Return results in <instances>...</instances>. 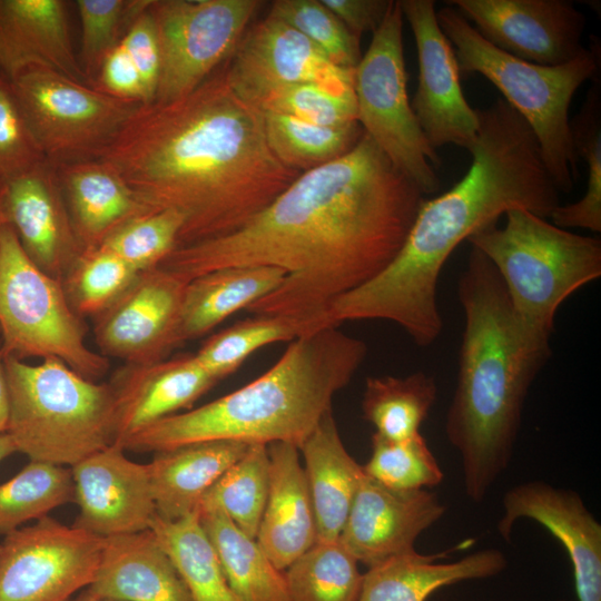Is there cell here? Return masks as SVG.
<instances>
[{"mask_svg": "<svg viewBox=\"0 0 601 601\" xmlns=\"http://www.w3.org/2000/svg\"><path fill=\"white\" fill-rule=\"evenodd\" d=\"M217 382L193 355L149 364H125L109 382L116 407L115 442L193 404Z\"/></svg>", "mask_w": 601, "mask_h": 601, "instance_id": "22", "label": "cell"}, {"mask_svg": "<svg viewBox=\"0 0 601 601\" xmlns=\"http://www.w3.org/2000/svg\"><path fill=\"white\" fill-rule=\"evenodd\" d=\"M313 501L317 541H334L347 520L363 467L345 449L332 410L298 447Z\"/></svg>", "mask_w": 601, "mask_h": 601, "instance_id": "29", "label": "cell"}, {"mask_svg": "<svg viewBox=\"0 0 601 601\" xmlns=\"http://www.w3.org/2000/svg\"><path fill=\"white\" fill-rule=\"evenodd\" d=\"M63 0H0V72L8 79L31 67L88 83L70 38Z\"/></svg>", "mask_w": 601, "mask_h": 601, "instance_id": "23", "label": "cell"}, {"mask_svg": "<svg viewBox=\"0 0 601 601\" xmlns=\"http://www.w3.org/2000/svg\"><path fill=\"white\" fill-rule=\"evenodd\" d=\"M105 539L50 516L0 543V601H68L92 582Z\"/></svg>", "mask_w": 601, "mask_h": 601, "instance_id": "13", "label": "cell"}, {"mask_svg": "<svg viewBox=\"0 0 601 601\" xmlns=\"http://www.w3.org/2000/svg\"><path fill=\"white\" fill-rule=\"evenodd\" d=\"M83 252L99 247L122 224L148 209L100 160L53 165Z\"/></svg>", "mask_w": 601, "mask_h": 601, "instance_id": "27", "label": "cell"}, {"mask_svg": "<svg viewBox=\"0 0 601 601\" xmlns=\"http://www.w3.org/2000/svg\"><path fill=\"white\" fill-rule=\"evenodd\" d=\"M150 530L176 565L193 601H242L230 588L197 512L175 521L156 515Z\"/></svg>", "mask_w": 601, "mask_h": 601, "instance_id": "34", "label": "cell"}, {"mask_svg": "<svg viewBox=\"0 0 601 601\" xmlns=\"http://www.w3.org/2000/svg\"><path fill=\"white\" fill-rule=\"evenodd\" d=\"M95 87L116 98L147 104L141 77L121 42L105 58Z\"/></svg>", "mask_w": 601, "mask_h": 601, "instance_id": "48", "label": "cell"}, {"mask_svg": "<svg viewBox=\"0 0 601 601\" xmlns=\"http://www.w3.org/2000/svg\"><path fill=\"white\" fill-rule=\"evenodd\" d=\"M572 147L584 161L588 180L584 195L577 201L559 205L550 219L561 228L601 231V78L591 80L580 110L570 119Z\"/></svg>", "mask_w": 601, "mask_h": 601, "instance_id": "36", "label": "cell"}, {"mask_svg": "<svg viewBox=\"0 0 601 601\" xmlns=\"http://www.w3.org/2000/svg\"><path fill=\"white\" fill-rule=\"evenodd\" d=\"M263 118L274 155L285 166L300 174L344 156L364 134L358 121L333 127L275 112H263Z\"/></svg>", "mask_w": 601, "mask_h": 601, "instance_id": "35", "label": "cell"}, {"mask_svg": "<svg viewBox=\"0 0 601 601\" xmlns=\"http://www.w3.org/2000/svg\"><path fill=\"white\" fill-rule=\"evenodd\" d=\"M561 601H571V600H561Z\"/></svg>", "mask_w": 601, "mask_h": 601, "instance_id": "54", "label": "cell"}, {"mask_svg": "<svg viewBox=\"0 0 601 601\" xmlns=\"http://www.w3.org/2000/svg\"><path fill=\"white\" fill-rule=\"evenodd\" d=\"M497 532L511 540L514 524L530 519L545 528L571 561L578 601H601V524L579 493L543 481L508 490Z\"/></svg>", "mask_w": 601, "mask_h": 601, "instance_id": "18", "label": "cell"}, {"mask_svg": "<svg viewBox=\"0 0 601 601\" xmlns=\"http://www.w3.org/2000/svg\"><path fill=\"white\" fill-rule=\"evenodd\" d=\"M475 110L479 127L467 173L450 190L424 198L394 259L331 305L334 324L387 321L417 346H430L443 328L437 304L440 275L456 247L511 209L550 219L561 205V191L522 116L502 97Z\"/></svg>", "mask_w": 601, "mask_h": 601, "instance_id": "3", "label": "cell"}, {"mask_svg": "<svg viewBox=\"0 0 601 601\" xmlns=\"http://www.w3.org/2000/svg\"><path fill=\"white\" fill-rule=\"evenodd\" d=\"M263 3L259 0H150L148 10L160 51L154 101L164 102L190 92L225 63Z\"/></svg>", "mask_w": 601, "mask_h": 601, "instance_id": "12", "label": "cell"}, {"mask_svg": "<svg viewBox=\"0 0 601 601\" xmlns=\"http://www.w3.org/2000/svg\"><path fill=\"white\" fill-rule=\"evenodd\" d=\"M439 24L453 45L460 73H480L533 130L543 162L561 194L578 177V158L570 130V106L575 91L600 75V42L559 66H542L512 57L487 42L452 6L436 12Z\"/></svg>", "mask_w": 601, "mask_h": 601, "instance_id": "7", "label": "cell"}, {"mask_svg": "<svg viewBox=\"0 0 601 601\" xmlns=\"http://www.w3.org/2000/svg\"><path fill=\"white\" fill-rule=\"evenodd\" d=\"M121 43L141 77L147 104L152 102L160 72V51L155 23L148 7L131 22Z\"/></svg>", "mask_w": 601, "mask_h": 601, "instance_id": "47", "label": "cell"}, {"mask_svg": "<svg viewBox=\"0 0 601 601\" xmlns=\"http://www.w3.org/2000/svg\"><path fill=\"white\" fill-rule=\"evenodd\" d=\"M250 104L262 112L283 114L323 126L341 127L357 121L354 93H341L313 82L268 89Z\"/></svg>", "mask_w": 601, "mask_h": 601, "instance_id": "45", "label": "cell"}, {"mask_svg": "<svg viewBox=\"0 0 601 601\" xmlns=\"http://www.w3.org/2000/svg\"><path fill=\"white\" fill-rule=\"evenodd\" d=\"M423 200L364 132L344 156L299 174L238 230L177 247L158 267L187 282L225 267H276L284 280L247 312L329 318L337 298L394 259Z\"/></svg>", "mask_w": 601, "mask_h": 601, "instance_id": "1", "label": "cell"}, {"mask_svg": "<svg viewBox=\"0 0 601 601\" xmlns=\"http://www.w3.org/2000/svg\"><path fill=\"white\" fill-rule=\"evenodd\" d=\"M358 38L374 33L383 22L393 0H322Z\"/></svg>", "mask_w": 601, "mask_h": 601, "instance_id": "49", "label": "cell"}, {"mask_svg": "<svg viewBox=\"0 0 601 601\" xmlns=\"http://www.w3.org/2000/svg\"><path fill=\"white\" fill-rule=\"evenodd\" d=\"M436 396L434 377L421 371L403 377L372 376L363 393V417L378 435L391 441L406 440L420 434Z\"/></svg>", "mask_w": 601, "mask_h": 601, "instance_id": "33", "label": "cell"}, {"mask_svg": "<svg viewBox=\"0 0 601 601\" xmlns=\"http://www.w3.org/2000/svg\"><path fill=\"white\" fill-rule=\"evenodd\" d=\"M493 47L542 66H559L585 52V17L568 0H450Z\"/></svg>", "mask_w": 601, "mask_h": 601, "instance_id": "16", "label": "cell"}, {"mask_svg": "<svg viewBox=\"0 0 601 601\" xmlns=\"http://www.w3.org/2000/svg\"><path fill=\"white\" fill-rule=\"evenodd\" d=\"M68 601H118L100 594H97L86 588L78 597L70 598Z\"/></svg>", "mask_w": 601, "mask_h": 601, "instance_id": "52", "label": "cell"}, {"mask_svg": "<svg viewBox=\"0 0 601 601\" xmlns=\"http://www.w3.org/2000/svg\"><path fill=\"white\" fill-rule=\"evenodd\" d=\"M16 452L17 450L10 436L7 433L1 434L0 435V462Z\"/></svg>", "mask_w": 601, "mask_h": 601, "instance_id": "51", "label": "cell"}, {"mask_svg": "<svg viewBox=\"0 0 601 601\" xmlns=\"http://www.w3.org/2000/svg\"><path fill=\"white\" fill-rule=\"evenodd\" d=\"M366 355L365 342L338 326L307 333L290 342L275 365L256 380L148 425L122 447L158 452L208 441L285 442L299 447L332 410L334 395L351 382Z\"/></svg>", "mask_w": 601, "mask_h": 601, "instance_id": "5", "label": "cell"}, {"mask_svg": "<svg viewBox=\"0 0 601 601\" xmlns=\"http://www.w3.org/2000/svg\"><path fill=\"white\" fill-rule=\"evenodd\" d=\"M269 491L267 445L252 444L203 495L196 512L223 511L247 536L256 539Z\"/></svg>", "mask_w": 601, "mask_h": 601, "instance_id": "37", "label": "cell"}, {"mask_svg": "<svg viewBox=\"0 0 601 601\" xmlns=\"http://www.w3.org/2000/svg\"><path fill=\"white\" fill-rule=\"evenodd\" d=\"M10 393L7 434L30 461L73 466L115 442L109 383L86 378L58 358L29 364L4 356Z\"/></svg>", "mask_w": 601, "mask_h": 601, "instance_id": "8", "label": "cell"}, {"mask_svg": "<svg viewBox=\"0 0 601 601\" xmlns=\"http://www.w3.org/2000/svg\"><path fill=\"white\" fill-rule=\"evenodd\" d=\"M88 589L118 601H193L176 565L150 529L106 538Z\"/></svg>", "mask_w": 601, "mask_h": 601, "instance_id": "25", "label": "cell"}, {"mask_svg": "<svg viewBox=\"0 0 601 601\" xmlns=\"http://www.w3.org/2000/svg\"><path fill=\"white\" fill-rule=\"evenodd\" d=\"M445 511L428 490H393L364 473L338 539L357 562L371 568L415 551L417 538Z\"/></svg>", "mask_w": 601, "mask_h": 601, "instance_id": "20", "label": "cell"}, {"mask_svg": "<svg viewBox=\"0 0 601 601\" xmlns=\"http://www.w3.org/2000/svg\"><path fill=\"white\" fill-rule=\"evenodd\" d=\"M7 221L29 258L48 275L63 280L83 253L58 181L45 160L3 189Z\"/></svg>", "mask_w": 601, "mask_h": 601, "instance_id": "21", "label": "cell"}, {"mask_svg": "<svg viewBox=\"0 0 601 601\" xmlns=\"http://www.w3.org/2000/svg\"><path fill=\"white\" fill-rule=\"evenodd\" d=\"M403 21L393 0L383 22L353 70L357 121L391 162L420 190L439 191L441 158L427 142L406 88Z\"/></svg>", "mask_w": 601, "mask_h": 601, "instance_id": "10", "label": "cell"}, {"mask_svg": "<svg viewBox=\"0 0 601 601\" xmlns=\"http://www.w3.org/2000/svg\"><path fill=\"white\" fill-rule=\"evenodd\" d=\"M183 218L171 210H147L117 228L100 245L137 272L158 267L178 246Z\"/></svg>", "mask_w": 601, "mask_h": 601, "instance_id": "44", "label": "cell"}, {"mask_svg": "<svg viewBox=\"0 0 601 601\" xmlns=\"http://www.w3.org/2000/svg\"><path fill=\"white\" fill-rule=\"evenodd\" d=\"M326 326L337 325L328 317L255 315L210 336L194 356L205 371L220 381L259 348L293 342Z\"/></svg>", "mask_w": 601, "mask_h": 601, "instance_id": "32", "label": "cell"}, {"mask_svg": "<svg viewBox=\"0 0 601 601\" xmlns=\"http://www.w3.org/2000/svg\"><path fill=\"white\" fill-rule=\"evenodd\" d=\"M187 280L155 267L138 273L131 284L95 316L99 353L125 364L166 359L181 344L180 315Z\"/></svg>", "mask_w": 601, "mask_h": 601, "instance_id": "14", "label": "cell"}, {"mask_svg": "<svg viewBox=\"0 0 601 601\" xmlns=\"http://www.w3.org/2000/svg\"><path fill=\"white\" fill-rule=\"evenodd\" d=\"M134 267L99 246L85 250L62 280L73 311L85 318L107 308L138 275Z\"/></svg>", "mask_w": 601, "mask_h": 601, "instance_id": "40", "label": "cell"}, {"mask_svg": "<svg viewBox=\"0 0 601 601\" xmlns=\"http://www.w3.org/2000/svg\"><path fill=\"white\" fill-rule=\"evenodd\" d=\"M342 544L316 541L284 570L292 601H358L363 574Z\"/></svg>", "mask_w": 601, "mask_h": 601, "instance_id": "38", "label": "cell"}, {"mask_svg": "<svg viewBox=\"0 0 601 601\" xmlns=\"http://www.w3.org/2000/svg\"><path fill=\"white\" fill-rule=\"evenodd\" d=\"M88 327L71 307L62 282L41 270L8 221L0 226V343L4 356L58 358L97 381L109 358L92 351Z\"/></svg>", "mask_w": 601, "mask_h": 601, "instance_id": "9", "label": "cell"}, {"mask_svg": "<svg viewBox=\"0 0 601 601\" xmlns=\"http://www.w3.org/2000/svg\"><path fill=\"white\" fill-rule=\"evenodd\" d=\"M457 295L464 329L444 428L461 460L465 494L480 503L511 462L528 392L544 364L526 352L504 285L474 247Z\"/></svg>", "mask_w": 601, "mask_h": 601, "instance_id": "4", "label": "cell"}, {"mask_svg": "<svg viewBox=\"0 0 601 601\" xmlns=\"http://www.w3.org/2000/svg\"><path fill=\"white\" fill-rule=\"evenodd\" d=\"M234 441H208L155 452L148 463L156 513L167 521L197 511L205 492L248 450Z\"/></svg>", "mask_w": 601, "mask_h": 601, "instance_id": "28", "label": "cell"}, {"mask_svg": "<svg viewBox=\"0 0 601 601\" xmlns=\"http://www.w3.org/2000/svg\"><path fill=\"white\" fill-rule=\"evenodd\" d=\"M197 513L230 588L242 601H292L284 571L274 565L255 539L220 510Z\"/></svg>", "mask_w": 601, "mask_h": 601, "instance_id": "31", "label": "cell"}, {"mask_svg": "<svg viewBox=\"0 0 601 601\" xmlns=\"http://www.w3.org/2000/svg\"><path fill=\"white\" fill-rule=\"evenodd\" d=\"M504 216L503 227L490 224L467 242L500 276L526 352L545 364L559 307L601 276V240L525 209H511Z\"/></svg>", "mask_w": 601, "mask_h": 601, "instance_id": "6", "label": "cell"}, {"mask_svg": "<svg viewBox=\"0 0 601 601\" xmlns=\"http://www.w3.org/2000/svg\"><path fill=\"white\" fill-rule=\"evenodd\" d=\"M414 36L418 77L411 107L433 149L456 145L473 148L479 120L464 97L460 69L449 39L443 33L433 0H398Z\"/></svg>", "mask_w": 601, "mask_h": 601, "instance_id": "15", "label": "cell"}, {"mask_svg": "<svg viewBox=\"0 0 601 601\" xmlns=\"http://www.w3.org/2000/svg\"><path fill=\"white\" fill-rule=\"evenodd\" d=\"M3 189L4 187H0V226L7 221L6 215H4V208H3Z\"/></svg>", "mask_w": 601, "mask_h": 601, "instance_id": "53", "label": "cell"}, {"mask_svg": "<svg viewBox=\"0 0 601 601\" xmlns=\"http://www.w3.org/2000/svg\"><path fill=\"white\" fill-rule=\"evenodd\" d=\"M9 80L41 152L52 165L97 159L141 105L41 67L24 69Z\"/></svg>", "mask_w": 601, "mask_h": 601, "instance_id": "11", "label": "cell"}, {"mask_svg": "<svg viewBox=\"0 0 601 601\" xmlns=\"http://www.w3.org/2000/svg\"><path fill=\"white\" fill-rule=\"evenodd\" d=\"M449 551H416L391 558L363 574L358 601H426L436 590L461 581L494 577L508 565L497 549H484L460 560L441 562Z\"/></svg>", "mask_w": 601, "mask_h": 601, "instance_id": "26", "label": "cell"}, {"mask_svg": "<svg viewBox=\"0 0 601 601\" xmlns=\"http://www.w3.org/2000/svg\"><path fill=\"white\" fill-rule=\"evenodd\" d=\"M226 73L249 102L268 89L300 82L354 93L352 70L335 66L300 32L268 14L247 28L226 61Z\"/></svg>", "mask_w": 601, "mask_h": 601, "instance_id": "17", "label": "cell"}, {"mask_svg": "<svg viewBox=\"0 0 601 601\" xmlns=\"http://www.w3.org/2000/svg\"><path fill=\"white\" fill-rule=\"evenodd\" d=\"M9 418L10 393L4 366V355L0 343V435L7 433Z\"/></svg>", "mask_w": 601, "mask_h": 601, "instance_id": "50", "label": "cell"}, {"mask_svg": "<svg viewBox=\"0 0 601 601\" xmlns=\"http://www.w3.org/2000/svg\"><path fill=\"white\" fill-rule=\"evenodd\" d=\"M268 16L300 32L342 69L353 71L362 58L359 38L322 0H276Z\"/></svg>", "mask_w": 601, "mask_h": 601, "instance_id": "43", "label": "cell"}, {"mask_svg": "<svg viewBox=\"0 0 601 601\" xmlns=\"http://www.w3.org/2000/svg\"><path fill=\"white\" fill-rule=\"evenodd\" d=\"M286 273L270 266H233L190 279L180 315L181 343L205 335L240 309L274 292Z\"/></svg>", "mask_w": 601, "mask_h": 601, "instance_id": "30", "label": "cell"}, {"mask_svg": "<svg viewBox=\"0 0 601 601\" xmlns=\"http://www.w3.org/2000/svg\"><path fill=\"white\" fill-rule=\"evenodd\" d=\"M118 444L71 466L79 514L72 526L104 539L149 530L157 515L148 464Z\"/></svg>", "mask_w": 601, "mask_h": 601, "instance_id": "19", "label": "cell"}, {"mask_svg": "<svg viewBox=\"0 0 601 601\" xmlns=\"http://www.w3.org/2000/svg\"><path fill=\"white\" fill-rule=\"evenodd\" d=\"M45 160L10 80L0 72V187Z\"/></svg>", "mask_w": 601, "mask_h": 601, "instance_id": "46", "label": "cell"}, {"mask_svg": "<svg viewBox=\"0 0 601 601\" xmlns=\"http://www.w3.org/2000/svg\"><path fill=\"white\" fill-rule=\"evenodd\" d=\"M150 0H77L80 20L78 61L89 85L107 55L122 40L131 22Z\"/></svg>", "mask_w": 601, "mask_h": 601, "instance_id": "42", "label": "cell"}, {"mask_svg": "<svg viewBox=\"0 0 601 601\" xmlns=\"http://www.w3.org/2000/svg\"><path fill=\"white\" fill-rule=\"evenodd\" d=\"M75 501L71 470L30 461L0 485V533L7 535L31 520Z\"/></svg>", "mask_w": 601, "mask_h": 601, "instance_id": "39", "label": "cell"}, {"mask_svg": "<svg viewBox=\"0 0 601 601\" xmlns=\"http://www.w3.org/2000/svg\"><path fill=\"white\" fill-rule=\"evenodd\" d=\"M97 160L148 209L181 216L177 247L238 230L300 174L274 155L263 112L231 87L226 62L181 97L140 105Z\"/></svg>", "mask_w": 601, "mask_h": 601, "instance_id": "2", "label": "cell"}, {"mask_svg": "<svg viewBox=\"0 0 601 601\" xmlns=\"http://www.w3.org/2000/svg\"><path fill=\"white\" fill-rule=\"evenodd\" d=\"M269 491L256 542L276 568L286 570L317 541L316 519L296 445H267Z\"/></svg>", "mask_w": 601, "mask_h": 601, "instance_id": "24", "label": "cell"}, {"mask_svg": "<svg viewBox=\"0 0 601 601\" xmlns=\"http://www.w3.org/2000/svg\"><path fill=\"white\" fill-rule=\"evenodd\" d=\"M365 475L398 491L426 490L443 481V472L420 434L402 441L372 435V453L362 465Z\"/></svg>", "mask_w": 601, "mask_h": 601, "instance_id": "41", "label": "cell"}]
</instances>
